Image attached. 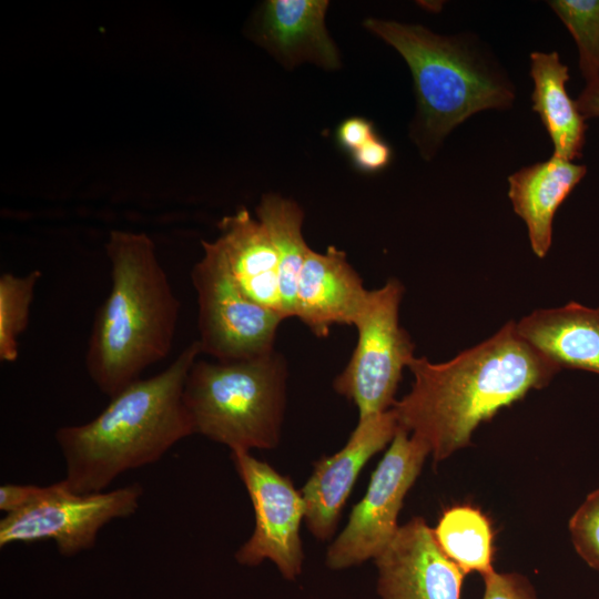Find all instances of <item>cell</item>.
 <instances>
[{
    "label": "cell",
    "instance_id": "d4e9b609",
    "mask_svg": "<svg viewBox=\"0 0 599 599\" xmlns=\"http://www.w3.org/2000/svg\"><path fill=\"white\" fill-rule=\"evenodd\" d=\"M353 166L362 173H377L392 162L393 150L378 134L349 153Z\"/></svg>",
    "mask_w": 599,
    "mask_h": 599
},
{
    "label": "cell",
    "instance_id": "4316f807",
    "mask_svg": "<svg viewBox=\"0 0 599 599\" xmlns=\"http://www.w3.org/2000/svg\"><path fill=\"white\" fill-rule=\"evenodd\" d=\"M41 490L40 486L6 484L0 486V510L11 514L27 506Z\"/></svg>",
    "mask_w": 599,
    "mask_h": 599
},
{
    "label": "cell",
    "instance_id": "6da1fadb",
    "mask_svg": "<svg viewBox=\"0 0 599 599\" xmlns=\"http://www.w3.org/2000/svg\"><path fill=\"white\" fill-rule=\"evenodd\" d=\"M408 368L412 388L392 410L398 427L425 443L435 461L467 446L481 422L546 387L561 370L512 321L447 362L414 357Z\"/></svg>",
    "mask_w": 599,
    "mask_h": 599
},
{
    "label": "cell",
    "instance_id": "603a6c76",
    "mask_svg": "<svg viewBox=\"0 0 599 599\" xmlns=\"http://www.w3.org/2000/svg\"><path fill=\"white\" fill-rule=\"evenodd\" d=\"M569 530L576 551L599 572V488L573 514Z\"/></svg>",
    "mask_w": 599,
    "mask_h": 599
},
{
    "label": "cell",
    "instance_id": "7402d4cb",
    "mask_svg": "<svg viewBox=\"0 0 599 599\" xmlns=\"http://www.w3.org/2000/svg\"><path fill=\"white\" fill-rule=\"evenodd\" d=\"M549 7L571 33L586 83L599 77V0H551Z\"/></svg>",
    "mask_w": 599,
    "mask_h": 599
},
{
    "label": "cell",
    "instance_id": "4fadbf2b",
    "mask_svg": "<svg viewBox=\"0 0 599 599\" xmlns=\"http://www.w3.org/2000/svg\"><path fill=\"white\" fill-rule=\"evenodd\" d=\"M368 295L345 252L334 246L324 253L311 250L297 281L294 317L316 337H326L333 325L354 326Z\"/></svg>",
    "mask_w": 599,
    "mask_h": 599
},
{
    "label": "cell",
    "instance_id": "3957f363",
    "mask_svg": "<svg viewBox=\"0 0 599 599\" xmlns=\"http://www.w3.org/2000/svg\"><path fill=\"white\" fill-rule=\"evenodd\" d=\"M105 251L111 286L95 313L84 362L93 384L112 398L169 355L180 302L146 234L114 230Z\"/></svg>",
    "mask_w": 599,
    "mask_h": 599
},
{
    "label": "cell",
    "instance_id": "484cf974",
    "mask_svg": "<svg viewBox=\"0 0 599 599\" xmlns=\"http://www.w3.org/2000/svg\"><path fill=\"white\" fill-rule=\"evenodd\" d=\"M377 135L374 123L363 116H351L343 120L335 131L337 145L348 153Z\"/></svg>",
    "mask_w": 599,
    "mask_h": 599
},
{
    "label": "cell",
    "instance_id": "ffe728a7",
    "mask_svg": "<svg viewBox=\"0 0 599 599\" xmlns=\"http://www.w3.org/2000/svg\"><path fill=\"white\" fill-rule=\"evenodd\" d=\"M443 552L465 575L491 573L494 559V530L487 516L470 505H457L446 509L433 529Z\"/></svg>",
    "mask_w": 599,
    "mask_h": 599
},
{
    "label": "cell",
    "instance_id": "9c48e42d",
    "mask_svg": "<svg viewBox=\"0 0 599 599\" xmlns=\"http://www.w3.org/2000/svg\"><path fill=\"white\" fill-rule=\"evenodd\" d=\"M429 448L403 428L374 470L367 491L351 512L348 522L329 546L326 564L344 569L376 558L396 535L403 500L418 477Z\"/></svg>",
    "mask_w": 599,
    "mask_h": 599
},
{
    "label": "cell",
    "instance_id": "5bb4252c",
    "mask_svg": "<svg viewBox=\"0 0 599 599\" xmlns=\"http://www.w3.org/2000/svg\"><path fill=\"white\" fill-rule=\"evenodd\" d=\"M326 0H268L255 19L257 41L284 67L311 62L326 70L339 68L336 44L329 37Z\"/></svg>",
    "mask_w": 599,
    "mask_h": 599
},
{
    "label": "cell",
    "instance_id": "7c38bea8",
    "mask_svg": "<svg viewBox=\"0 0 599 599\" xmlns=\"http://www.w3.org/2000/svg\"><path fill=\"white\" fill-rule=\"evenodd\" d=\"M398 429L392 408L385 413L358 419L345 446L332 456H324L302 488L305 521L309 531L321 540L335 532L341 510L364 465Z\"/></svg>",
    "mask_w": 599,
    "mask_h": 599
},
{
    "label": "cell",
    "instance_id": "5b68a950",
    "mask_svg": "<svg viewBox=\"0 0 599 599\" xmlns=\"http://www.w3.org/2000/svg\"><path fill=\"white\" fill-rule=\"evenodd\" d=\"M287 366L275 349L233 362L196 359L183 400L194 432L231 451L273 448L285 408Z\"/></svg>",
    "mask_w": 599,
    "mask_h": 599
},
{
    "label": "cell",
    "instance_id": "44dd1931",
    "mask_svg": "<svg viewBox=\"0 0 599 599\" xmlns=\"http://www.w3.org/2000/svg\"><path fill=\"white\" fill-rule=\"evenodd\" d=\"M42 273L31 271L23 276L6 272L0 276V361L18 359V337L29 323L35 285Z\"/></svg>",
    "mask_w": 599,
    "mask_h": 599
},
{
    "label": "cell",
    "instance_id": "7a4b0ae2",
    "mask_svg": "<svg viewBox=\"0 0 599 599\" xmlns=\"http://www.w3.org/2000/svg\"><path fill=\"white\" fill-rule=\"evenodd\" d=\"M200 354L194 341L164 370L113 396L92 420L58 428L55 440L65 461L62 483L77 494L101 493L119 475L158 461L195 434L183 392Z\"/></svg>",
    "mask_w": 599,
    "mask_h": 599
},
{
    "label": "cell",
    "instance_id": "9a60e30c",
    "mask_svg": "<svg viewBox=\"0 0 599 599\" xmlns=\"http://www.w3.org/2000/svg\"><path fill=\"white\" fill-rule=\"evenodd\" d=\"M219 230L214 243L240 290L254 303L284 318L278 256L265 226L246 209H241L224 216Z\"/></svg>",
    "mask_w": 599,
    "mask_h": 599
},
{
    "label": "cell",
    "instance_id": "ac0fdd59",
    "mask_svg": "<svg viewBox=\"0 0 599 599\" xmlns=\"http://www.w3.org/2000/svg\"><path fill=\"white\" fill-rule=\"evenodd\" d=\"M534 80L532 110L538 113L554 145V156L580 159L586 144L587 123L566 89L569 68L556 51L530 54Z\"/></svg>",
    "mask_w": 599,
    "mask_h": 599
},
{
    "label": "cell",
    "instance_id": "30bf717a",
    "mask_svg": "<svg viewBox=\"0 0 599 599\" xmlns=\"http://www.w3.org/2000/svg\"><path fill=\"white\" fill-rule=\"evenodd\" d=\"M231 458L255 511L253 534L236 551L235 559L245 566H257L270 559L284 578L295 579L303 562L300 527L305 517V504L302 494L288 477L248 451H232Z\"/></svg>",
    "mask_w": 599,
    "mask_h": 599
},
{
    "label": "cell",
    "instance_id": "52a82bcc",
    "mask_svg": "<svg viewBox=\"0 0 599 599\" xmlns=\"http://www.w3.org/2000/svg\"><path fill=\"white\" fill-rule=\"evenodd\" d=\"M203 256L191 271L197 296L201 352L217 362L258 357L274 351L284 318L246 297L213 242H202Z\"/></svg>",
    "mask_w": 599,
    "mask_h": 599
},
{
    "label": "cell",
    "instance_id": "277c9868",
    "mask_svg": "<svg viewBox=\"0 0 599 599\" xmlns=\"http://www.w3.org/2000/svg\"><path fill=\"white\" fill-rule=\"evenodd\" d=\"M363 24L398 51L410 69L416 113L409 136L425 160L473 114L512 106L514 83L476 34L440 35L420 24L374 18Z\"/></svg>",
    "mask_w": 599,
    "mask_h": 599
},
{
    "label": "cell",
    "instance_id": "cb8c5ba5",
    "mask_svg": "<svg viewBox=\"0 0 599 599\" xmlns=\"http://www.w3.org/2000/svg\"><path fill=\"white\" fill-rule=\"evenodd\" d=\"M483 578V599H537L532 586L521 575L493 571Z\"/></svg>",
    "mask_w": 599,
    "mask_h": 599
},
{
    "label": "cell",
    "instance_id": "8992f818",
    "mask_svg": "<svg viewBox=\"0 0 599 599\" xmlns=\"http://www.w3.org/2000/svg\"><path fill=\"white\" fill-rule=\"evenodd\" d=\"M404 294L400 281L389 278L370 290L354 326L357 343L333 388L358 408L359 419L389 410L402 373L415 357V344L399 324Z\"/></svg>",
    "mask_w": 599,
    "mask_h": 599
},
{
    "label": "cell",
    "instance_id": "8fae6325",
    "mask_svg": "<svg viewBox=\"0 0 599 599\" xmlns=\"http://www.w3.org/2000/svg\"><path fill=\"white\" fill-rule=\"evenodd\" d=\"M375 562L380 599H461L465 573L420 517L399 526Z\"/></svg>",
    "mask_w": 599,
    "mask_h": 599
},
{
    "label": "cell",
    "instance_id": "83f0119b",
    "mask_svg": "<svg viewBox=\"0 0 599 599\" xmlns=\"http://www.w3.org/2000/svg\"><path fill=\"white\" fill-rule=\"evenodd\" d=\"M576 103L586 120L599 118V77L596 80L586 83V87L580 92Z\"/></svg>",
    "mask_w": 599,
    "mask_h": 599
},
{
    "label": "cell",
    "instance_id": "e0dca14e",
    "mask_svg": "<svg viewBox=\"0 0 599 599\" xmlns=\"http://www.w3.org/2000/svg\"><path fill=\"white\" fill-rule=\"evenodd\" d=\"M586 174V165L552 155L509 175L508 197L526 223L531 250L539 258L550 250L557 210Z\"/></svg>",
    "mask_w": 599,
    "mask_h": 599
},
{
    "label": "cell",
    "instance_id": "d6986e66",
    "mask_svg": "<svg viewBox=\"0 0 599 599\" xmlns=\"http://www.w3.org/2000/svg\"><path fill=\"white\" fill-rule=\"evenodd\" d=\"M256 216L267 230L278 256L283 316L294 317L297 281L311 251L302 233L304 212L295 201L267 193L256 207Z\"/></svg>",
    "mask_w": 599,
    "mask_h": 599
},
{
    "label": "cell",
    "instance_id": "ba28073f",
    "mask_svg": "<svg viewBox=\"0 0 599 599\" xmlns=\"http://www.w3.org/2000/svg\"><path fill=\"white\" fill-rule=\"evenodd\" d=\"M142 495L139 483L92 494L73 493L62 480L41 487L27 506L0 520V547L52 540L62 556L77 555L95 545L108 522L133 515Z\"/></svg>",
    "mask_w": 599,
    "mask_h": 599
},
{
    "label": "cell",
    "instance_id": "2e32d148",
    "mask_svg": "<svg viewBox=\"0 0 599 599\" xmlns=\"http://www.w3.org/2000/svg\"><path fill=\"white\" fill-rule=\"evenodd\" d=\"M519 335L560 369L599 374V308L571 302L539 308L516 323Z\"/></svg>",
    "mask_w": 599,
    "mask_h": 599
}]
</instances>
